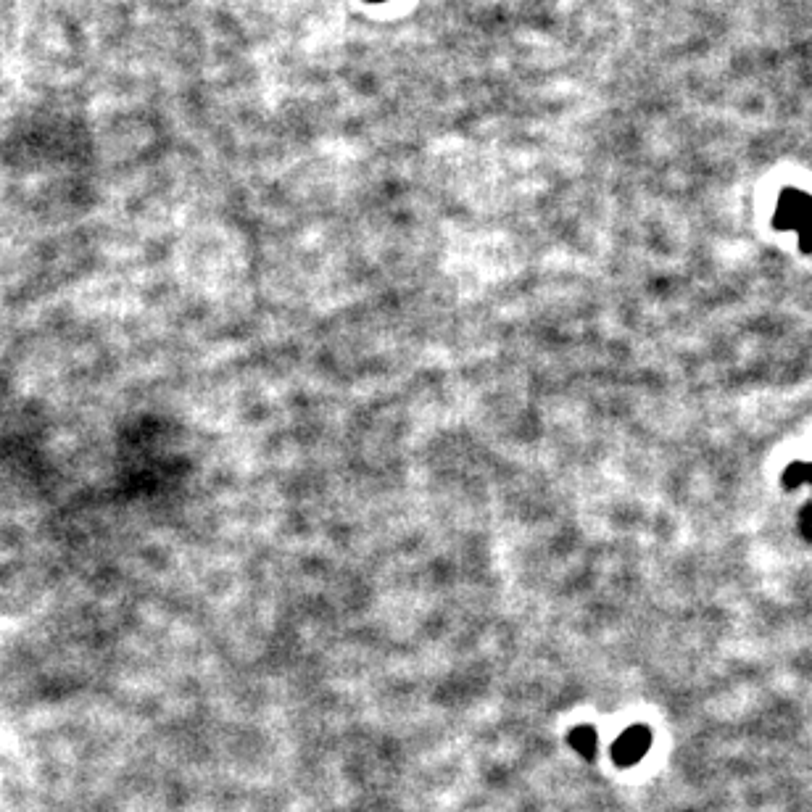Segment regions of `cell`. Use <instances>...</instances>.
Wrapping results in <instances>:
<instances>
[{
    "label": "cell",
    "mask_w": 812,
    "mask_h": 812,
    "mask_svg": "<svg viewBox=\"0 0 812 812\" xmlns=\"http://www.w3.org/2000/svg\"><path fill=\"white\" fill-rule=\"evenodd\" d=\"M570 741H573V747L578 749L583 757H594L596 752V733L594 728H588V725H580V728H575L573 733H570Z\"/></svg>",
    "instance_id": "cell-2"
},
{
    "label": "cell",
    "mask_w": 812,
    "mask_h": 812,
    "mask_svg": "<svg viewBox=\"0 0 812 812\" xmlns=\"http://www.w3.org/2000/svg\"><path fill=\"white\" fill-rule=\"evenodd\" d=\"M370 3H385V0H370Z\"/></svg>",
    "instance_id": "cell-3"
},
{
    "label": "cell",
    "mask_w": 812,
    "mask_h": 812,
    "mask_svg": "<svg viewBox=\"0 0 812 812\" xmlns=\"http://www.w3.org/2000/svg\"><path fill=\"white\" fill-rule=\"evenodd\" d=\"M649 744H652V736H649V731H646L644 725H633V728H628V731L615 741L612 757H615L617 765L628 768V765H633V762H638L644 757Z\"/></svg>",
    "instance_id": "cell-1"
}]
</instances>
